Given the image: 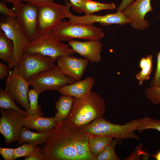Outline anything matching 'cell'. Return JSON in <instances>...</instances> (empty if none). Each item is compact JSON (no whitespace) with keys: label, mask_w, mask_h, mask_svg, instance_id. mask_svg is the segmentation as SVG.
I'll use <instances>...</instances> for the list:
<instances>
[{"label":"cell","mask_w":160,"mask_h":160,"mask_svg":"<svg viewBox=\"0 0 160 160\" xmlns=\"http://www.w3.org/2000/svg\"><path fill=\"white\" fill-rule=\"evenodd\" d=\"M84 12L85 15L92 14L103 10H113L116 6L114 3H104L91 0H83Z\"/></svg>","instance_id":"obj_24"},{"label":"cell","mask_w":160,"mask_h":160,"mask_svg":"<svg viewBox=\"0 0 160 160\" xmlns=\"http://www.w3.org/2000/svg\"><path fill=\"white\" fill-rule=\"evenodd\" d=\"M153 56L148 55L142 57L140 60L139 66L141 70L136 74L135 76L141 86L144 81L149 79L153 70Z\"/></svg>","instance_id":"obj_22"},{"label":"cell","mask_w":160,"mask_h":160,"mask_svg":"<svg viewBox=\"0 0 160 160\" xmlns=\"http://www.w3.org/2000/svg\"><path fill=\"white\" fill-rule=\"evenodd\" d=\"M69 1L72 8L74 11L79 13L84 12L83 0H69Z\"/></svg>","instance_id":"obj_35"},{"label":"cell","mask_w":160,"mask_h":160,"mask_svg":"<svg viewBox=\"0 0 160 160\" xmlns=\"http://www.w3.org/2000/svg\"><path fill=\"white\" fill-rule=\"evenodd\" d=\"M68 18L71 22L84 24L100 23L102 25L108 26L113 24L124 25L130 23V21L122 11H117L114 13L106 14L104 15L90 14L78 16L70 13Z\"/></svg>","instance_id":"obj_14"},{"label":"cell","mask_w":160,"mask_h":160,"mask_svg":"<svg viewBox=\"0 0 160 160\" xmlns=\"http://www.w3.org/2000/svg\"><path fill=\"white\" fill-rule=\"evenodd\" d=\"M11 9L15 13L16 18L29 41L37 37L38 7L20 1L13 5Z\"/></svg>","instance_id":"obj_12"},{"label":"cell","mask_w":160,"mask_h":160,"mask_svg":"<svg viewBox=\"0 0 160 160\" xmlns=\"http://www.w3.org/2000/svg\"><path fill=\"white\" fill-rule=\"evenodd\" d=\"M118 141L113 139L102 152L96 157V160H120L115 151Z\"/></svg>","instance_id":"obj_27"},{"label":"cell","mask_w":160,"mask_h":160,"mask_svg":"<svg viewBox=\"0 0 160 160\" xmlns=\"http://www.w3.org/2000/svg\"><path fill=\"white\" fill-rule=\"evenodd\" d=\"M39 7L47 6L53 3V0H20Z\"/></svg>","instance_id":"obj_34"},{"label":"cell","mask_w":160,"mask_h":160,"mask_svg":"<svg viewBox=\"0 0 160 160\" xmlns=\"http://www.w3.org/2000/svg\"><path fill=\"white\" fill-rule=\"evenodd\" d=\"M151 156L156 160H160V151H159L155 155H153Z\"/></svg>","instance_id":"obj_40"},{"label":"cell","mask_w":160,"mask_h":160,"mask_svg":"<svg viewBox=\"0 0 160 160\" xmlns=\"http://www.w3.org/2000/svg\"><path fill=\"white\" fill-rule=\"evenodd\" d=\"M105 108L104 99L97 93L92 91L84 97L75 99L70 114L66 119L70 126L80 129L96 119L103 117Z\"/></svg>","instance_id":"obj_2"},{"label":"cell","mask_w":160,"mask_h":160,"mask_svg":"<svg viewBox=\"0 0 160 160\" xmlns=\"http://www.w3.org/2000/svg\"><path fill=\"white\" fill-rule=\"evenodd\" d=\"M51 32L61 41H68L74 38L100 40L104 36L102 29L94 24L76 23L69 20L61 21Z\"/></svg>","instance_id":"obj_4"},{"label":"cell","mask_w":160,"mask_h":160,"mask_svg":"<svg viewBox=\"0 0 160 160\" xmlns=\"http://www.w3.org/2000/svg\"><path fill=\"white\" fill-rule=\"evenodd\" d=\"M30 84L19 72L18 64L5 78V90L20 106L28 111L30 108L28 94Z\"/></svg>","instance_id":"obj_10"},{"label":"cell","mask_w":160,"mask_h":160,"mask_svg":"<svg viewBox=\"0 0 160 160\" xmlns=\"http://www.w3.org/2000/svg\"><path fill=\"white\" fill-rule=\"evenodd\" d=\"M15 100L9 94L0 88V107L1 108L11 109L20 113L24 117L27 115V111L19 108L15 103Z\"/></svg>","instance_id":"obj_25"},{"label":"cell","mask_w":160,"mask_h":160,"mask_svg":"<svg viewBox=\"0 0 160 160\" xmlns=\"http://www.w3.org/2000/svg\"><path fill=\"white\" fill-rule=\"evenodd\" d=\"M0 29L11 40L14 45L12 57L7 63L8 66L12 69L18 64L24 49L30 41L16 17L1 15Z\"/></svg>","instance_id":"obj_6"},{"label":"cell","mask_w":160,"mask_h":160,"mask_svg":"<svg viewBox=\"0 0 160 160\" xmlns=\"http://www.w3.org/2000/svg\"><path fill=\"white\" fill-rule=\"evenodd\" d=\"M0 132L3 136L6 145L17 141L24 127V117L18 111L11 109L1 108Z\"/></svg>","instance_id":"obj_11"},{"label":"cell","mask_w":160,"mask_h":160,"mask_svg":"<svg viewBox=\"0 0 160 160\" xmlns=\"http://www.w3.org/2000/svg\"><path fill=\"white\" fill-rule=\"evenodd\" d=\"M4 2H7L8 3H11L13 4V5L21 1L20 0H2Z\"/></svg>","instance_id":"obj_39"},{"label":"cell","mask_w":160,"mask_h":160,"mask_svg":"<svg viewBox=\"0 0 160 160\" xmlns=\"http://www.w3.org/2000/svg\"><path fill=\"white\" fill-rule=\"evenodd\" d=\"M37 145L27 143H24L20 146L15 148L13 157L14 160L18 158L28 156L36 150Z\"/></svg>","instance_id":"obj_29"},{"label":"cell","mask_w":160,"mask_h":160,"mask_svg":"<svg viewBox=\"0 0 160 160\" xmlns=\"http://www.w3.org/2000/svg\"><path fill=\"white\" fill-rule=\"evenodd\" d=\"M144 93L152 103L160 104V87L146 88Z\"/></svg>","instance_id":"obj_30"},{"label":"cell","mask_w":160,"mask_h":160,"mask_svg":"<svg viewBox=\"0 0 160 160\" xmlns=\"http://www.w3.org/2000/svg\"><path fill=\"white\" fill-rule=\"evenodd\" d=\"M39 95L33 89L29 90L28 94L30 103V108L27 111V115L33 116H43L41 107L38 103V98Z\"/></svg>","instance_id":"obj_26"},{"label":"cell","mask_w":160,"mask_h":160,"mask_svg":"<svg viewBox=\"0 0 160 160\" xmlns=\"http://www.w3.org/2000/svg\"><path fill=\"white\" fill-rule=\"evenodd\" d=\"M139 124L138 119H134L123 125H120L112 123L103 117L96 119L80 129L88 135L114 138L122 145V141L125 139H140L139 136L135 132Z\"/></svg>","instance_id":"obj_3"},{"label":"cell","mask_w":160,"mask_h":160,"mask_svg":"<svg viewBox=\"0 0 160 160\" xmlns=\"http://www.w3.org/2000/svg\"><path fill=\"white\" fill-rule=\"evenodd\" d=\"M56 61L57 65L62 72L76 81L81 79L89 62L85 58L72 55L60 56L57 58Z\"/></svg>","instance_id":"obj_15"},{"label":"cell","mask_w":160,"mask_h":160,"mask_svg":"<svg viewBox=\"0 0 160 160\" xmlns=\"http://www.w3.org/2000/svg\"><path fill=\"white\" fill-rule=\"evenodd\" d=\"M14 51L13 42L0 29V59L8 62L12 57Z\"/></svg>","instance_id":"obj_23"},{"label":"cell","mask_w":160,"mask_h":160,"mask_svg":"<svg viewBox=\"0 0 160 160\" xmlns=\"http://www.w3.org/2000/svg\"><path fill=\"white\" fill-rule=\"evenodd\" d=\"M0 13L2 15L16 17L15 13L11 9L8 8L4 1L0 2Z\"/></svg>","instance_id":"obj_33"},{"label":"cell","mask_w":160,"mask_h":160,"mask_svg":"<svg viewBox=\"0 0 160 160\" xmlns=\"http://www.w3.org/2000/svg\"><path fill=\"white\" fill-rule=\"evenodd\" d=\"M151 0H136L122 11L130 21L132 28L142 31L150 25V23L145 19V16L153 9Z\"/></svg>","instance_id":"obj_13"},{"label":"cell","mask_w":160,"mask_h":160,"mask_svg":"<svg viewBox=\"0 0 160 160\" xmlns=\"http://www.w3.org/2000/svg\"><path fill=\"white\" fill-rule=\"evenodd\" d=\"M65 1V5L54 2L47 6L38 7V36L50 32L63 19L68 18L72 5L67 0Z\"/></svg>","instance_id":"obj_8"},{"label":"cell","mask_w":160,"mask_h":160,"mask_svg":"<svg viewBox=\"0 0 160 160\" xmlns=\"http://www.w3.org/2000/svg\"><path fill=\"white\" fill-rule=\"evenodd\" d=\"M15 148H0V154L4 160H14Z\"/></svg>","instance_id":"obj_32"},{"label":"cell","mask_w":160,"mask_h":160,"mask_svg":"<svg viewBox=\"0 0 160 160\" xmlns=\"http://www.w3.org/2000/svg\"><path fill=\"white\" fill-rule=\"evenodd\" d=\"M95 82L93 77L88 76L82 80L66 85L58 91L62 95L72 97L76 99H80L87 96L91 92Z\"/></svg>","instance_id":"obj_17"},{"label":"cell","mask_w":160,"mask_h":160,"mask_svg":"<svg viewBox=\"0 0 160 160\" xmlns=\"http://www.w3.org/2000/svg\"><path fill=\"white\" fill-rule=\"evenodd\" d=\"M54 117H44L43 116L29 115L24 117V127L36 130L38 132H46L52 131L57 126Z\"/></svg>","instance_id":"obj_18"},{"label":"cell","mask_w":160,"mask_h":160,"mask_svg":"<svg viewBox=\"0 0 160 160\" xmlns=\"http://www.w3.org/2000/svg\"><path fill=\"white\" fill-rule=\"evenodd\" d=\"M88 141L86 134L66 119L57 124L40 150L44 160H96L89 151Z\"/></svg>","instance_id":"obj_1"},{"label":"cell","mask_w":160,"mask_h":160,"mask_svg":"<svg viewBox=\"0 0 160 160\" xmlns=\"http://www.w3.org/2000/svg\"><path fill=\"white\" fill-rule=\"evenodd\" d=\"M10 69L8 66L0 62V79L2 80L7 77L9 74Z\"/></svg>","instance_id":"obj_37"},{"label":"cell","mask_w":160,"mask_h":160,"mask_svg":"<svg viewBox=\"0 0 160 160\" xmlns=\"http://www.w3.org/2000/svg\"><path fill=\"white\" fill-rule=\"evenodd\" d=\"M75 99L73 97L62 95L55 102V108L57 111L54 119L57 124L68 118Z\"/></svg>","instance_id":"obj_20"},{"label":"cell","mask_w":160,"mask_h":160,"mask_svg":"<svg viewBox=\"0 0 160 160\" xmlns=\"http://www.w3.org/2000/svg\"><path fill=\"white\" fill-rule=\"evenodd\" d=\"M57 59L39 53L29 54L23 52L18 64L20 73L26 80L55 65Z\"/></svg>","instance_id":"obj_9"},{"label":"cell","mask_w":160,"mask_h":160,"mask_svg":"<svg viewBox=\"0 0 160 160\" xmlns=\"http://www.w3.org/2000/svg\"><path fill=\"white\" fill-rule=\"evenodd\" d=\"M156 67L153 77L151 80L150 86L152 87H160V50L156 54Z\"/></svg>","instance_id":"obj_31"},{"label":"cell","mask_w":160,"mask_h":160,"mask_svg":"<svg viewBox=\"0 0 160 160\" xmlns=\"http://www.w3.org/2000/svg\"><path fill=\"white\" fill-rule=\"evenodd\" d=\"M68 44L75 52L84 57L89 62L94 63L101 61L102 45L100 40L80 41L72 40L68 41Z\"/></svg>","instance_id":"obj_16"},{"label":"cell","mask_w":160,"mask_h":160,"mask_svg":"<svg viewBox=\"0 0 160 160\" xmlns=\"http://www.w3.org/2000/svg\"><path fill=\"white\" fill-rule=\"evenodd\" d=\"M30 85L39 95L46 90H58L76 81L65 75L57 66L36 75L28 80Z\"/></svg>","instance_id":"obj_7"},{"label":"cell","mask_w":160,"mask_h":160,"mask_svg":"<svg viewBox=\"0 0 160 160\" xmlns=\"http://www.w3.org/2000/svg\"><path fill=\"white\" fill-rule=\"evenodd\" d=\"M40 148L37 146L35 151L30 156L25 157V160H44L43 156L40 151Z\"/></svg>","instance_id":"obj_36"},{"label":"cell","mask_w":160,"mask_h":160,"mask_svg":"<svg viewBox=\"0 0 160 160\" xmlns=\"http://www.w3.org/2000/svg\"><path fill=\"white\" fill-rule=\"evenodd\" d=\"M23 52L39 53L57 59L61 56L72 55L75 52L68 44H64L50 32L39 36L29 42Z\"/></svg>","instance_id":"obj_5"},{"label":"cell","mask_w":160,"mask_h":160,"mask_svg":"<svg viewBox=\"0 0 160 160\" xmlns=\"http://www.w3.org/2000/svg\"><path fill=\"white\" fill-rule=\"evenodd\" d=\"M53 130L46 132H34L23 127L19 135L17 145L27 143L37 145L43 144L52 133Z\"/></svg>","instance_id":"obj_19"},{"label":"cell","mask_w":160,"mask_h":160,"mask_svg":"<svg viewBox=\"0 0 160 160\" xmlns=\"http://www.w3.org/2000/svg\"><path fill=\"white\" fill-rule=\"evenodd\" d=\"M139 124L137 130L139 133L148 129H156L160 132V120L147 117L138 119Z\"/></svg>","instance_id":"obj_28"},{"label":"cell","mask_w":160,"mask_h":160,"mask_svg":"<svg viewBox=\"0 0 160 160\" xmlns=\"http://www.w3.org/2000/svg\"><path fill=\"white\" fill-rule=\"evenodd\" d=\"M136 0H122L121 1L117 8V11H122Z\"/></svg>","instance_id":"obj_38"},{"label":"cell","mask_w":160,"mask_h":160,"mask_svg":"<svg viewBox=\"0 0 160 160\" xmlns=\"http://www.w3.org/2000/svg\"><path fill=\"white\" fill-rule=\"evenodd\" d=\"M88 136L89 151L91 154L96 157H96L113 140L112 138L109 137Z\"/></svg>","instance_id":"obj_21"}]
</instances>
